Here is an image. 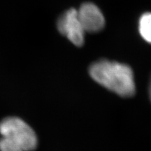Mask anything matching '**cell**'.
Wrapping results in <instances>:
<instances>
[{"mask_svg": "<svg viewBox=\"0 0 151 151\" xmlns=\"http://www.w3.org/2000/svg\"><path fill=\"white\" fill-rule=\"evenodd\" d=\"M0 134V151H32L37 146L35 131L17 117H9L1 120Z\"/></svg>", "mask_w": 151, "mask_h": 151, "instance_id": "cell-2", "label": "cell"}, {"mask_svg": "<svg viewBox=\"0 0 151 151\" xmlns=\"http://www.w3.org/2000/svg\"><path fill=\"white\" fill-rule=\"evenodd\" d=\"M90 75L99 85L122 97L135 94L134 73L127 65L101 60L90 66Z\"/></svg>", "mask_w": 151, "mask_h": 151, "instance_id": "cell-1", "label": "cell"}, {"mask_svg": "<svg viewBox=\"0 0 151 151\" xmlns=\"http://www.w3.org/2000/svg\"><path fill=\"white\" fill-rule=\"evenodd\" d=\"M57 27L64 35L76 46H81L84 43L85 32L77 14V10L70 9L65 11L58 18Z\"/></svg>", "mask_w": 151, "mask_h": 151, "instance_id": "cell-3", "label": "cell"}, {"mask_svg": "<svg viewBox=\"0 0 151 151\" xmlns=\"http://www.w3.org/2000/svg\"><path fill=\"white\" fill-rule=\"evenodd\" d=\"M77 14L85 32H98L105 25L104 16L97 6L90 2L81 6Z\"/></svg>", "mask_w": 151, "mask_h": 151, "instance_id": "cell-4", "label": "cell"}, {"mask_svg": "<svg viewBox=\"0 0 151 151\" xmlns=\"http://www.w3.org/2000/svg\"><path fill=\"white\" fill-rule=\"evenodd\" d=\"M148 92H149V97H150V101H151V78H150V83H149Z\"/></svg>", "mask_w": 151, "mask_h": 151, "instance_id": "cell-6", "label": "cell"}, {"mask_svg": "<svg viewBox=\"0 0 151 151\" xmlns=\"http://www.w3.org/2000/svg\"><path fill=\"white\" fill-rule=\"evenodd\" d=\"M139 29L143 39L151 43V13H146L141 16L139 22Z\"/></svg>", "mask_w": 151, "mask_h": 151, "instance_id": "cell-5", "label": "cell"}]
</instances>
